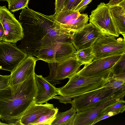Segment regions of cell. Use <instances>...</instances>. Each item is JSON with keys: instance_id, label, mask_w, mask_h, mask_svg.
Returning a JSON list of instances; mask_svg holds the SVG:
<instances>
[{"instance_id": "6da1fadb", "label": "cell", "mask_w": 125, "mask_h": 125, "mask_svg": "<svg viewBox=\"0 0 125 125\" xmlns=\"http://www.w3.org/2000/svg\"><path fill=\"white\" fill-rule=\"evenodd\" d=\"M18 21L24 36L18 47L28 56H36L41 48L54 43L71 42L74 32L62 27L53 14L45 15L27 7L22 9Z\"/></svg>"}, {"instance_id": "7a4b0ae2", "label": "cell", "mask_w": 125, "mask_h": 125, "mask_svg": "<svg viewBox=\"0 0 125 125\" xmlns=\"http://www.w3.org/2000/svg\"><path fill=\"white\" fill-rule=\"evenodd\" d=\"M35 73L22 82L0 90V118L8 125H21L23 114L34 103L37 92Z\"/></svg>"}, {"instance_id": "3957f363", "label": "cell", "mask_w": 125, "mask_h": 125, "mask_svg": "<svg viewBox=\"0 0 125 125\" xmlns=\"http://www.w3.org/2000/svg\"><path fill=\"white\" fill-rule=\"evenodd\" d=\"M112 69L96 75L84 76L75 73L69 78L67 83L57 88L59 95L74 97L103 87L111 76Z\"/></svg>"}, {"instance_id": "277c9868", "label": "cell", "mask_w": 125, "mask_h": 125, "mask_svg": "<svg viewBox=\"0 0 125 125\" xmlns=\"http://www.w3.org/2000/svg\"><path fill=\"white\" fill-rule=\"evenodd\" d=\"M116 95L104 86L73 97L71 104L76 112H80L99 105Z\"/></svg>"}, {"instance_id": "5b68a950", "label": "cell", "mask_w": 125, "mask_h": 125, "mask_svg": "<svg viewBox=\"0 0 125 125\" xmlns=\"http://www.w3.org/2000/svg\"><path fill=\"white\" fill-rule=\"evenodd\" d=\"M117 37L102 34L98 38L92 47L94 59L125 53V40Z\"/></svg>"}, {"instance_id": "8992f818", "label": "cell", "mask_w": 125, "mask_h": 125, "mask_svg": "<svg viewBox=\"0 0 125 125\" xmlns=\"http://www.w3.org/2000/svg\"><path fill=\"white\" fill-rule=\"evenodd\" d=\"M48 64L50 75L45 78L54 86L60 83L61 80L69 78L76 73L82 65L74 55L60 62Z\"/></svg>"}, {"instance_id": "52a82bcc", "label": "cell", "mask_w": 125, "mask_h": 125, "mask_svg": "<svg viewBox=\"0 0 125 125\" xmlns=\"http://www.w3.org/2000/svg\"><path fill=\"white\" fill-rule=\"evenodd\" d=\"M76 51L71 42H59L42 47L36 57L48 63L58 62L73 55Z\"/></svg>"}, {"instance_id": "ba28073f", "label": "cell", "mask_w": 125, "mask_h": 125, "mask_svg": "<svg viewBox=\"0 0 125 125\" xmlns=\"http://www.w3.org/2000/svg\"><path fill=\"white\" fill-rule=\"evenodd\" d=\"M89 21L102 34L119 36L120 34L111 16L109 7L104 2H101L91 12Z\"/></svg>"}, {"instance_id": "9c48e42d", "label": "cell", "mask_w": 125, "mask_h": 125, "mask_svg": "<svg viewBox=\"0 0 125 125\" xmlns=\"http://www.w3.org/2000/svg\"><path fill=\"white\" fill-rule=\"evenodd\" d=\"M27 56L15 43L0 41V69L11 73Z\"/></svg>"}, {"instance_id": "30bf717a", "label": "cell", "mask_w": 125, "mask_h": 125, "mask_svg": "<svg viewBox=\"0 0 125 125\" xmlns=\"http://www.w3.org/2000/svg\"><path fill=\"white\" fill-rule=\"evenodd\" d=\"M102 34L100 30L90 22L74 32L71 42L77 51L92 47Z\"/></svg>"}, {"instance_id": "8fae6325", "label": "cell", "mask_w": 125, "mask_h": 125, "mask_svg": "<svg viewBox=\"0 0 125 125\" xmlns=\"http://www.w3.org/2000/svg\"><path fill=\"white\" fill-rule=\"evenodd\" d=\"M125 95H116L99 105L76 112L73 125H92L94 120L102 115L103 110L114 103L124 99Z\"/></svg>"}, {"instance_id": "7c38bea8", "label": "cell", "mask_w": 125, "mask_h": 125, "mask_svg": "<svg viewBox=\"0 0 125 125\" xmlns=\"http://www.w3.org/2000/svg\"><path fill=\"white\" fill-rule=\"evenodd\" d=\"M122 55L94 59L90 64L85 65L83 68L77 73L84 76H91L99 74L112 69Z\"/></svg>"}, {"instance_id": "4fadbf2b", "label": "cell", "mask_w": 125, "mask_h": 125, "mask_svg": "<svg viewBox=\"0 0 125 125\" xmlns=\"http://www.w3.org/2000/svg\"><path fill=\"white\" fill-rule=\"evenodd\" d=\"M37 59L32 56L26 58L11 73L9 83L10 85L22 82L35 73V68Z\"/></svg>"}, {"instance_id": "5bb4252c", "label": "cell", "mask_w": 125, "mask_h": 125, "mask_svg": "<svg viewBox=\"0 0 125 125\" xmlns=\"http://www.w3.org/2000/svg\"><path fill=\"white\" fill-rule=\"evenodd\" d=\"M35 78L37 92L34 103L42 104L53 99L56 95H59L57 88L42 75L35 73Z\"/></svg>"}, {"instance_id": "9a60e30c", "label": "cell", "mask_w": 125, "mask_h": 125, "mask_svg": "<svg viewBox=\"0 0 125 125\" xmlns=\"http://www.w3.org/2000/svg\"><path fill=\"white\" fill-rule=\"evenodd\" d=\"M54 107L48 103L38 104L33 103L25 111L21 120V125H30Z\"/></svg>"}, {"instance_id": "2e32d148", "label": "cell", "mask_w": 125, "mask_h": 125, "mask_svg": "<svg viewBox=\"0 0 125 125\" xmlns=\"http://www.w3.org/2000/svg\"><path fill=\"white\" fill-rule=\"evenodd\" d=\"M109 7L117 30L125 40V7L119 5Z\"/></svg>"}, {"instance_id": "e0dca14e", "label": "cell", "mask_w": 125, "mask_h": 125, "mask_svg": "<svg viewBox=\"0 0 125 125\" xmlns=\"http://www.w3.org/2000/svg\"><path fill=\"white\" fill-rule=\"evenodd\" d=\"M104 87L112 90L115 95L125 94V73L114 76L111 75Z\"/></svg>"}, {"instance_id": "ac0fdd59", "label": "cell", "mask_w": 125, "mask_h": 125, "mask_svg": "<svg viewBox=\"0 0 125 125\" xmlns=\"http://www.w3.org/2000/svg\"><path fill=\"white\" fill-rule=\"evenodd\" d=\"M76 111L72 107L63 112H57L51 125H73Z\"/></svg>"}, {"instance_id": "d6986e66", "label": "cell", "mask_w": 125, "mask_h": 125, "mask_svg": "<svg viewBox=\"0 0 125 125\" xmlns=\"http://www.w3.org/2000/svg\"><path fill=\"white\" fill-rule=\"evenodd\" d=\"M89 19L87 14H81L77 18L72 20L62 28L67 30L74 32L83 27L87 23Z\"/></svg>"}, {"instance_id": "ffe728a7", "label": "cell", "mask_w": 125, "mask_h": 125, "mask_svg": "<svg viewBox=\"0 0 125 125\" xmlns=\"http://www.w3.org/2000/svg\"><path fill=\"white\" fill-rule=\"evenodd\" d=\"M81 14L79 11L68 10H62L53 15L56 22L62 28L72 20L77 18Z\"/></svg>"}, {"instance_id": "44dd1931", "label": "cell", "mask_w": 125, "mask_h": 125, "mask_svg": "<svg viewBox=\"0 0 125 125\" xmlns=\"http://www.w3.org/2000/svg\"><path fill=\"white\" fill-rule=\"evenodd\" d=\"M74 56L82 65L90 64L95 58L92 47L76 51Z\"/></svg>"}, {"instance_id": "7402d4cb", "label": "cell", "mask_w": 125, "mask_h": 125, "mask_svg": "<svg viewBox=\"0 0 125 125\" xmlns=\"http://www.w3.org/2000/svg\"><path fill=\"white\" fill-rule=\"evenodd\" d=\"M58 109L54 107L30 125H51L54 120Z\"/></svg>"}, {"instance_id": "603a6c76", "label": "cell", "mask_w": 125, "mask_h": 125, "mask_svg": "<svg viewBox=\"0 0 125 125\" xmlns=\"http://www.w3.org/2000/svg\"><path fill=\"white\" fill-rule=\"evenodd\" d=\"M125 110V101L121 99L108 106L102 111V115L110 112H117L122 113Z\"/></svg>"}, {"instance_id": "cb8c5ba5", "label": "cell", "mask_w": 125, "mask_h": 125, "mask_svg": "<svg viewBox=\"0 0 125 125\" xmlns=\"http://www.w3.org/2000/svg\"><path fill=\"white\" fill-rule=\"evenodd\" d=\"M29 0H7L10 12H14L28 6Z\"/></svg>"}, {"instance_id": "d4e9b609", "label": "cell", "mask_w": 125, "mask_h": 125, "mask_svg": "<svg viewBox=\"0 0 125 125\" xmlns=\"http://www.w3.org/2000/svg\"><path fill=\"white\" fill-rule=\"evenodd\" d=\"M125 73V53L123 54L120 59L112 68V76H115Z\"/></svg>"}, {"instance_id": "484cf974", "label": "cell", "mask_w": 125, "mask_h": 125, "mask_svg": "<svg viewBox=\"0 0 125 125\" xmlns=\"http://www.w3.org/2000/svg\"><path fill=\"white\" fill-rule=\"evenodd\" d=\"M82 0H66L63 8L62 11L68 10H74Z\"/></svg>"}, {"instance_id": "4316f807", "label": "cell", "mask_w": 125, "mask_h": 125, "mask_svg": "<svg viewBox=\"0 0 125 125\" xmlns=\"http://www.w3.org/2000/svg\"><path fill=\"white\" fill-rule=\"evenodd\" d=\"M10 75H0V90L4 89L10 85L9 83Z\"/></svg>"}, {"instance_id": "83f0119b", "label": "cell", "mask_w": 125, "mask_h": 125, "mask_svg": "<svg viewBox=\"0 0 125 125\" xmlns=\"http://www.w3.org/2000/svg\"><path fill=\"white\" fill-rule=\"evenodd\" d=\"M119 113L117 112H110L102 115L98 117L94 121L92 125L103 120L106 119L112 116L117 115Z\"/></svg>"}, {"instance_id": "f1b7e54d", "label": "cell", "mask_w": 125, "mask_h": 125, "mask_svg": "<svg viewBox=\"0 0 125 125\" xmlns=\"http://www.w3.org/2000/svg\"><path fill=\"white\" fill-rule=\"evenodd\" d=\"M74 97L73 96H65L60 95L59 96H55L53 98L58 99L60 102L66 104L67 103L71 104L72 99Z\"/></svg>"}, {"instance_id": "f546056e", "label": "cell", "mask_w": 125, "mask_h": 125, "mask_svg": "<svg viewBox=\"0 0 125 125\" xmlns=\"http://www.w3.org/2000/svg\"><path fill=\"white\" fill-rule=\"evenodd\" d=\"M66 0H55V13L57 14L61 12L63 8Z\"/></svg>"}, {"instance_id": "4dcf8cb0", "label": "cell", "mask_w": 125, "mask_h": 125, "mask_svg": "<svg viewBox=\"0 0 125 125\" xmlns=\"http://www.w3.org/2000/svg\"><path fill=\"white\" fill-rule=\"evenodd\" d=\"M92 0H82L74 10L79 11L80 10H84L86 8L87 5Z\"/></svg>"}, {"instance_id": "1f68e13d", "label": "cell", "mask_w": 125, "mask_h": 125, "mask_svg": "<svg viewBox=\"0 0 125 125\" xmlns=\"http://www.w3.org/2000/svg\"><path fill=\"white\" fill-rule=\"evenodd\" d=\"M125 0H110L108 3L107 4L109 7L113 6L119 4Z\"/></svg>"}, {"instance_id": "d6a6232c", "label": "cell", "mask_w": 125, "mask_h": 125, "mask_svg": "<svg viewBox=\"0 0 125 125\" xmlns=\"http://www.w3.org/2000/svg\"><path fill=\"white\" fill-rule=\"evenodd\" d=\"M4 31L3 27L0 22V41H2V39L4 35Z\"/></svg>"}, {"instance_id": "836d02e7", "label": "cell", "mask_w": 125, "mask_h": 125, "mask_svg": "<svg viewBox=\"0 0 125 125\" xmlns=\"http://www.w3.org/2000/svg\"><path fill=\"white\" fill-rule=\"evenodd\" d=\"M8 125L7 124H6L5 123H3L1 122L0 121V125Z\"/></svg>"}, {"instance_id": "e575fe53", "label": "cell", "mask_w": 125, "mask_h": 125, "mask_svg": "<svg viewBox=\"0 0 125 125\" xmlns=\"http://www.w3.org/2000/svg\"><path fill=\"white\" fill-rule=\"evenodd\" d=\"M7 0H0V1H6Z\"/></svg>"}]
</instances>
